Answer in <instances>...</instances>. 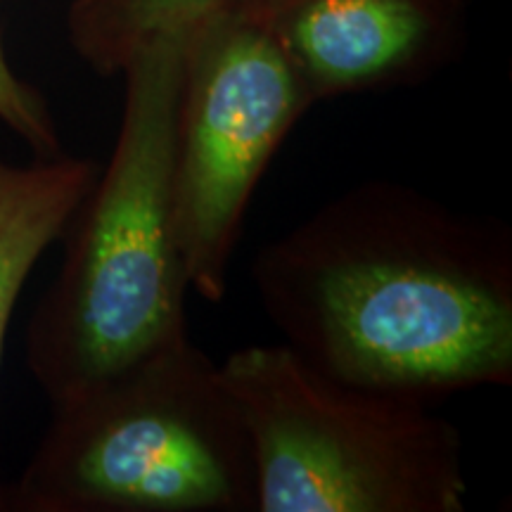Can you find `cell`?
I'll use <instances>...</instances> for the list:
<instances>
[{
	"mask_svg": "<svg viewBox=\"0 0 512 512\" xmlns=\"http://www.w3.org/2000/svg\"><path fill=\"white\" fill-rule=\"evenodd\" d=\"M256 297L335 380L434 406L512 384V230L413 185L366 181L266 242Z\"/></svg>",
	"mask_w": 512,
	"mask_h": 512,
	"instance_id": "6da1fadb",
	"label": "cell"
},
{
	"mask_svg": "<svg viewBox=\"0 0 512 512\" xmlns=\"http://www.w3.org/2000/svg\"><path fill=\"white\" fill-rule=\"evenodd\" d=\"M183 53L185 29L162 31L119 72L112 155L64 230L60 271L27 325V368L53 408L190 337L171 221Z\"/></svg>",
	"mask_w": 512,
	"mask_h": 512,
	"instance_id": "7a4b0ae2",
	"label": "cell"
},
{
	"mask_svg": "<svg viewBox=\"0 0 512 512\" xmlns=\"http://www.w3.org/2000/svg\"><path fill=\"white\" fill-rule=\"evenodd\" d=\"M17 512H256L240 406L190 337L53 408L5 491Z\"/></svg>",
	"mask_w": 512,
	"mask_h": 512,
	"instance_id": "3957f363",
	"label": "cell"
},
{
	"mask_svg": "<svg viewBox=\"0 0 512 512\" xmlns=\"http://www.w3.org/2000/svg\"><path fill=\"white\" fill-rule=\"evenodd\" d=\"M256 463V512H463V434L432 406L320 373L287 344L219 363Z\"/></svg>",
	"mask_w": 512,
	"mask_h": 512,
	"instance_id": "277c9868",
	"label": "cell"
},
{
	"mask_svg": "<svg viewBox=\"0 0 512 512\" xmlns=\"http://www.w3.org/2000/svg\"><path fill=\"white\" fill-rule=\"evenodd\" d=\"M313 107L242 5L185 27L171 155V221L190 290L223 302L247 209L268 164Z\"/></svg>",
	"mask_w": 512,
	"mask_h": 512,
	"instance_id": "5b68a950",
	"label": "cell"
},
{
	"mask_svg": "<svg viewBox=\"0 0 512 512\" xmlns=\"http://www.w3.org/2000/svg\"><path fill=\"white\" fill-rule=\"evenodd\" d=\"M467 0H245L313 105L425 83L465 46Z\"/></svg>",
	"mask_w": 512,
	"mask_h": 512,
	"instance_id": "8992f818",
	"label": "cell"
},
{
	"mask_svg": "<svg viewBox=\"0 0 512 512\" xmlns=\"http://www.w3.org/2000/svg\"><path fill=\"white\" fill-rule=\"evenodd\" d=\"M98 171L95 159L64 152L34 157L31 164L0 159V363L19 294L48 247L62 240ZM0 510H5L3 486Z\"/></svg>",
	"mask_w": 512,
	"mask_h": 512,
	"instance_id": "52a82bcc",
	"label": "cell"
},
{
	"mask_svg": "<svg viewBox=\"0 0 512 512\" xmlns=\"http://www.w3.org/2000/svg\"><path fill=\"white\" fill-rule=\"evenodd\" d=\"M245 0H72L67 36L95 74L117 76L147 38L190 27L211 10Z\"/></svg>",
	"mask_w": 512,
	"mask_h": 512,
	"instance_id": "ba28073f",
	"label": "cell"
},
{
	"mask_svg": "<svg viewBox=\"0 0 512 512\" xmlns=\"http://www.w3.org/2000/svg\"><path fill=\"white\" fill-rule=\"evenodd\" d=\"M0 124L10 128L36 159L62 155V138L48 100L24 81L8 60L0 36Z\"/></svg>",
	"mask_w": 512,
	"mask_h": 512,
	"instance_id": "9c48e42d",
	"label": "cell"
}]
</instances>
